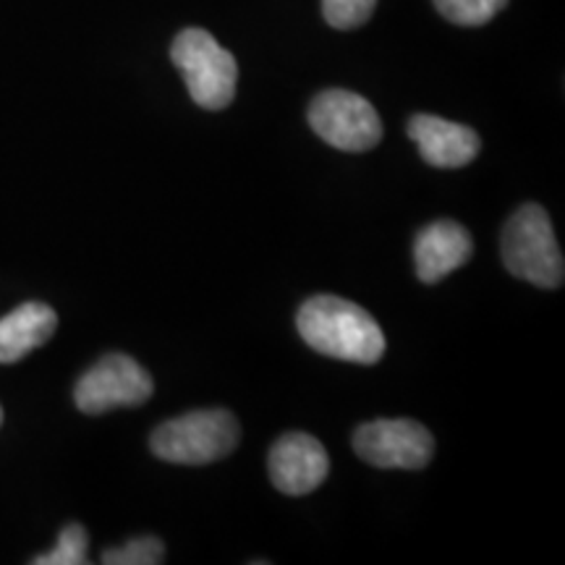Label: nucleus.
I'll return each instance as SVG.
<instances>
[{"label":"nucleus","instance_id":"f257e3e1","mask_svg":"<svg viewBox=\"0 0 565 565\" xmlns=\"http://www.w3.org/2000/svg\"><path fill=\"white\" fill-rule=\"evenodd\" d=\"M296 328L309 349L351 364H377L385 335L366 309L341 296H315L303 301Z\"/></svg>","mask_w":565,"mask_h":565},{"label":"nucleus","instance_id":"f03ea898","mask_svg":"<svg viewBox=\"0 0 565 565\" xmlns=\"http://www.w3.org/2000/svg\"><path fill=\"white\" fill-rule=\"evenodd\" d=\"M238 440H242V427L236 416L225 408H204L154 427L150 448L160 461L204 466L231 456Z\"/></svg>","mask_w":565,"mask_h":565},{"label":"nucleus","instance_id":"7ed1b4c3","mask_svg":"<svg viewBox=\"0 0 565 565\" xmlns=\"http://www.w3.org/2000/svg\"><path fill=\"white\" fill-rule=\"evenodd\" d=\"M503 263L515 278L540 288H561L565 259L545 207L524 204L503 228Z\"/></svg>","mask_w":565,"mask_h":565},{"label":"nucleus","instance_id":"20e7f679","mask_svg":"<svg viewBox=\"0 0 565 565\" xmlns=\"http://www.w3.org/2000/svg\"><path fill=\"white\" fill-rule=\"evenodd\" d=\"M173 66L181 71L192 100L204 110H223L236 95V58L200 26L179 32L171 47Z\"/></svg>","mask_w":565,"mask_h":565},{"label":"nucleus","instance_id":"39448f33","mask_svg":"<svg viewBox=\"0 0 565 565\" xmlns=\"http://www.w3.org/2000/svg\"><path fill=\"white\" fill-rule=\"evenodd\" d=\"M317 137L343 152H366L383 139V121L366 97L349 89H324L309 105Z\"/></svg>","mask_w":565,"mask_h":565},{"label":"nucleus","instance_id":"423d86ee","mask_svg":"<svg viewBox=\"0 0 565 565\" xmlns=\"http://www.w3.org/2000/svg\"><path fill=\"white\" fill-rule=\"evenodd\" d=\"M154 383L145 366L126 353H108L84 372L74 387V401L84 414H105L121 406H141L152 398Z\"/></svg>","mask_w":565,"mask_h":565},{"label":"nucleus","instance_id":"0eeeda50","mask_svg":"<svg viewBox=\"0 0 565 565\" xmlns=\"http://www.w3.org/2000/svg\"><path fill=\"white\" fill-rule=\"evenodd\" d=\"M353 450L374 469L419 471L433 461L435 437L414 419H374L353 433Z\"/></svg>","mask_w":565,"mask_h":565},{"label":"nucleus","instance_id":"6e6552de","mask_svg":"<svg viewBox=\"0 0 565 565\" xmlns=\"http://www.w3.org/2000/svg\"><path fill=\"white\" fill-rule=\"evenodd\" d=\"M273 484L282 494L301 498L315 492L330 475V458L324 445L307 433H288L275 440L267 458Z\"/></svg>","mask_w":565,"mask_h":565},{"label":"nucleus","instance_id":"1a4fd4ad","mask_svg":"<svg viewBox=\"0 0 565 565\" xmlns=\"http://www.w3.org/2000/svg\"><path fill=\"white\" fill-rule=\"evenodd\" d=\"M475 254V238L456 221H435L416 233L414 267L422 282H440Z\"/></svg>","mask_w":565,"mask_h":565},{"label":"nucleus","instance_id":"9d476101","mask_svg":"<svg viewBox=\"0 0 565 565\" xmlns=\"http://www.w3.org/2000/svg\"><path fill=\"white\" fill-rule=\"evenodd\" d=\"M422 160L435 168H463L479 154V134L469 126L419 113L406 126Z\"/></svg>","mask_w":565,"mask_h":565},{"label":"nucleus","instance_id":"9b49d317","mask_svg":"<svg viewBox=\"0 0 565 565\" xmlns=\"http://www.w3.org/2000/svg\"><path fill=\"white\" fill-rule=\"evenodd\" d=\"M58 315L47 303L26 301L0 320V364H13L51 341Z\"/></svg>","mask_w":565,"mask_h":565},{"label":"nucleus","instance_id":"f8f14e48","mask_svg":"<svg viewBox=\"0 0 565 565\" xmlns=\"http://www.w3.org/2000/svg\"><path fill=\"white\" fill-rule=\"evenodd\" d=\"M435 6L458 26H482L505 9L508 0H435Z\"/></svg>","mask_w":565,"mask_h":565},{"label":"nucleus","instance_id":"ddd939ff","mask_svg":"<svg viewBox=\"0 0 565 565\" xmlns=\"http://www.w3.org/2000/svg\"><path fill=\"white\" fill-rule=\"evenodd\" d=\"M89 534L82 524H68L51 553L34 557V565H84L89 561Z\"/></svg>","mask_w":565,"mask_h":565},{"label":"nucleus","instance_id":"4468645a","mask_svg":"<svg viewBox=\"0 0 565 565\" xmlns=\"http://www.w3.org/2000/svg\"><path fill=\"white\" fill-rule=\"evenodd\" d=\"M166 561V545L158 536H134L121 547H110L103 553L105 565H160Z\"/></svg>","mask_w":565,"mask_h":565},{"label":"nucleus","instance_id":"2eb2a0df","mask_svg":"<svg viewBox=\"0 0 565 565\" xmlns=\"http://www.w3.org/2000/svg\"><path fill=\"white\" fill-rule=\"evenodd\" d=\"M377 0H322V17L333 30H356L372 19Z\"/></svg>","mask_w":565,"mask_h":565},{"label":"nucleus","instance_id":"dca6fc26","mask_svg":"<svg viewBox=\"0 0 565 565\" xmlns=\"http://www.w3.org/2000/svg\"><path fill=\"white\" fill-rule=\"evenodd\" d=\"M0 424H3V408H0Z\"/></svg>","mask_w":565,"mask_h":565}]
</instances>
